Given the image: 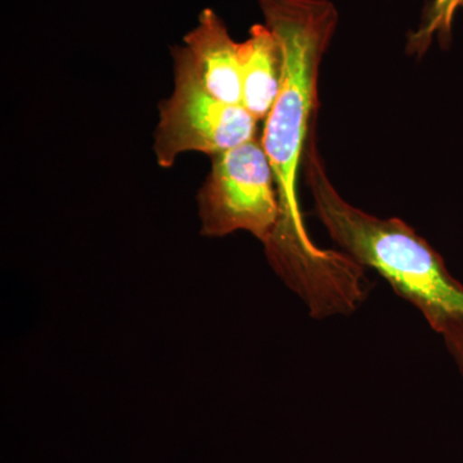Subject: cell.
<instances>
[{"instance_id": "obj_1", "label": "cell", "mask_w": 463, "mask_h": 463, "mask_svg": "<svg viewBox=\"0 0 463 463\" xmlns=\"http://www.w3.org/2000/svg\"><path fill=\"white\" fill-rule=\"evenodd\" d=\"M258 5L283 53L281 87L261 136L281 210L265 251L306 303L321 304L344 291L354 269L343 251L318 248L310 239L298 190L307 142L316 130L323 58L337 32L339 11L331 0H258Z\"/></svg>"}, {"instance_id": "obj_2", "label": "cell", "mask_w": 463, "mask_h": 463, "mask_svg": "<svg viewBox=\"0 0 463 463\" xmlns=\"http://www.w3.org/2000/svg\"><path fill=\"white\" fill-rule=\"evenodd\" d=\"M316 143L315 130L304 172L316 215L332 241L356 264L383 277L438 334L463 323V285L441 255L401 219L379 218L347 203L328 178Z\"/></svg>"}, {"instance_id": "obj_3", "label": "cell", "mask_w": 463, "mask_h": 463, "mask_svg": "<svg viewBox=\"0 0 463 463\" xmlns=\"http://www.w3.org/2000/svg\"><path fill=\"white\" fill-rule=\"evenodd\" d=\"M212 169L197 194L201 233L224 237L246 231L267 246L279 223L272 166L257 137L213 155Z\"/></svg>"}, {"instance_id": "obj_4", "label": "cell", "mask_w": 463, "mask_h": 463, "mask_svg": "<svg viewBox=\"0 0 463 463\" xmlns=\"http://www.w3.org/2000/svg\"><path fill=\"white\" fill-rule=\"evenodd\" d=\"M258 120L243 106L228 105L191 85L174 83L158 103L154 151L158 166L170 169L185 152L221 154L255 138Z\"/></svg>"}, {"instance_id": "obj_5", "label": "cell", "mask_w": 463, "mask_h": 463, "mask_svg": "<svg viewBox=\"0 0 463 463\" xmlns=\"http://www.w3.org/2000/svg\"><path fill=\"white\" fill-rule=\"evenodd\" d=\"M239 45L223 18L213 8L203 9L196 26L172 50L174 81L228 105L242 106Z\"/></svg>"}, {"instance_id": "obj_6", "label": "cell", "mask_w": 463, "mask_h": 463, "mask_svg": "<svg viewBox=\"0 0 463 463\" xmlns=\"http://www.w3.org/2000/svg\"><path fill=\"white\" fill-rule=\"evenodd\" d=\"M242 106L258 121L265 120L281 87V43L265 24L250 27L239 45Z\"/></svg>"}, {"instance_id": "obj_7", "label": "cell", "mask_w": 463, "mask_h": 463, "mask_svg": "<svg viewBox=\"0 0 463 463\" xmlns=\"http://www.w3.org/2000/svg\"><path fill=\"white\" fill-rule=\"evenodd\" d=\"M463 0H429L423 7L419 26L407 33L405 51L410 56L421 58L437 41L441 48L452 43L453 21Z\"/></svg>"}, {"instance_id": "obj_8", "label": "cell", "mask_w": 463, "mask_h": 463, "mask_svg": "<svg viewBox=\"0 0 463 463\" xmlns=\"http://www.w3.org/2000/svg\"><path fill=\"white\" fill-rule=\"evenodd\" d=\"M443 337L463 376V323L448 328Z\"/></svg>"}]
</instances>
